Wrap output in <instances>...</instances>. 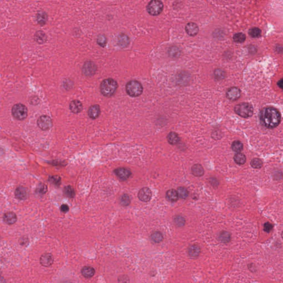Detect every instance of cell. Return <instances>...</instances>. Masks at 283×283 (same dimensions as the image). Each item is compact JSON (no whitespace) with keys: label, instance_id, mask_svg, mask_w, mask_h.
Wrapping results in <instances>:
<instances>
[{"label":"cell","instance_id":"6da1fadb","mask_svg":"<svg viewBox=\"0 0 283 283\" xmlns=\"http://www.w3.org/2000/svg\"><path fill=\"white\" fill-rule=\"evenodd\" d=\"M260 120L265 127L273 129L280 124L281 114L275 108L267 107L264 108L260 111Z\"/></svg>","mask_w":283,"mask_h":283},{"label":"cell","instance_id":"7a4b0ae2","mask_svg":"<svg viewBox=\"0 0 283 283\" xmlns=\"http://www.w3.org/2000/svg\"><path fill=\"white\" fill-rule=\"evenodd\" d=\"M118 84L113 79L108 78L103 80L100 85L101 94L105 96L111 97L117 91Z\"/></svg>","mask_w":283,"mask_h":283},{"label":"cell","instance_id":"3957f363","mask_svg":"<svg viewBox=\"0 0 283 283\" xmlns=\"http://www.w3.org/2000/svg\"><path fill=\"white\" fill-rule=\"evenodd\" d=\"M126 90L131 97H137L142 94L143 88L140 82L137 80H131L126 86Z\"/></svg>","mask_w":283,"mask_h":283},{"label":"cell","instance_id":"277c9868","mask_svg":"<svg viewBox=\"0 0 283 283\" xmlns=\"http://www.w3.org/2000/svg\"><path fill=\"white\" fill-rule=\"evenodd\" d=\"M234 111L238 115L243 118L250 117L253 114V108L250 104L241 103L237 105L234 108Z\"/></svg>","mask_w":283,"mask_h":283},{"label":"cell","instance_id":"5b68a950","mask_svg":"<svg viewBox=\"0 0 283 283\" xmlns=\"http://www.w3.org/2000/svg\"><path fill=\"white\" fill-rule=\"evenodd\" d=\"M12 113L13 117L17 120H23L27 117L28 111L25 105L22 104H17L13 106Z\"/></svg>","mask_w":283,"mask_h":283},{"label":"cell","instance_id":"8992f818","mask_svg":"<svg viewBox=\"0 0 283 283\" xmlns=\"http://www.w3.org/2000/svg\"><path fill=\"white\" fill-rule=\"evenodd\" d=\"M163 4L160 1L153 0L147 5V12L152 16H157L162 12Z\"/></svg>","mask_w":283,"mask_h":283},{"label":"cell","instance_id":"52a82bcc","mask_svg":"<svg viewBox=\"0 0 283 283\" xmlns=\"http://www.w3.org/2000/svg\"><path fill=\"white\" fill-rule=\"evenodd\" d=\"M37 124L41 130H48L52 127L53 122L50 117L46 115H43L38 118Z\"/></svg>","mask_w":283,"mask_h":283},{"label":"cell","instance_id":"ba28073f","mask_svg":"<svg viewBox=\"0 0 283 283\" xmlns=\"http://www.w3.org/2000/svg\"><path fill=\"white\" fill-rule=\"evenodd\" d=\"M96 70V65L92 62H86L82 67V72L86 76H91L94 75Z\"/></svg>","mask_w":283,"mask_h":283},{"label":"cell","instance_id":"9c48e42d","mask_svg":"<svg viewBox=\"0 0 283 283\" xmlns=\"http://www.w3.org/2000/svg\"><path fill=\"white\" fill-rule=\"evenodd\" d=\"M241 92L240 88L236 87L230 88L226 92L227 98L231 101H236L241 96Z\"/></svg>","mask_w":283,"mask_h":283},{"label":"cell","instance_id":"30bf717a","mask_svg":"<svg viewBox=\"0 0 283 283\" xmlns=\"http://www.w3.org/2000/svg\"><path fill=\"white\" fill-rule=\"evenodd\" d=\"M152 191L148 188H143L140 189L138 192V196L140 201L143 202H148L150 201L152 198Z\"/></svg>","mask_w":283,"mask_h":283},{"label":"cell","instance_id":"8fae6325","mask_svg":"<svg viewBox=\"0 0 283 283\" xmlns=\"http://www.w3.org/2000/svg\"><path fill=\"white\" fill-rule=\"evenodd\" d=\"M116 175L122 180H126L130 177L132 173L130 170L126 168H118L114 170Z\"/></svg>","mask_w":283,"mask_h":283},{"label":"cell","instance_id":"7c38bea8","mask_svg":"<svg viewBox=\"0 0 283 283\" xmlns=\"http://www.w3.org/2000/svg\"><path fill=\"white\" fill-rule=\"evenodd\" d=\"M54 262V257L50 253H46L43 254L40 258V263L44 267H48L52 265Z\"/></svg>","mask_w":283,"mask_h":283},{"label":"cell","instance_id":"4fadbf2b","mask_svg":"<svg viewBox=\"0 0 283 283\" xmlns=\"http://www.w3.org/2000/svg\"><path fill=\"white\" fill-rule=\"evenodd\" d=\"M101 113V110L99 105H94L90 107L88 110V115L91 119H96L99 117Z\"/></svg>","mask_w":283,"mask_h":283},{"label":"cell","instance_id":"5bb4252c","mask_svg":"<svg viewBox=\"0 0 283 283\" xmlns=\"http://www.w3.org/2000/svg\"><path fill=\"white\" fill-rule=\"evenodd\" d=\"M4 221L8 225H13L16 222L17 220L16 214L12 212H8L3 215Z\"/></svg>","mask_w":283,"mask_h":283},{"label":"cell","instance_id":"9a60e30c","mask_svg":"<svg viewBox=\"0 0 283 283\" xmlns=\"http://www.w3.org/2000/svg\"><path fill=\"white\" fill-rule=\"evenodd\" d=\"M185 31L189 36H195L198 33V27L195 23L190 22L186 24Z\"/></svg>","mask_w":283,"mask_h":283},{"label":"cell","instance_id":"2e32d148","mask_svg":"<svg viewBox=\"0 0 283 283\" xmlns=\"http://www.w3.org/2000/svg\"><path fill=\"white\" fill-rule=\"evenodd\" d=\"M83 106L82 102L78 100L72 101L70 104V109L74 114H78L82 110Z\"/></svg>","mask_w":283,"mask_h":283},{"label":"cell","instance_id":"e0dca14e","mask_svg":"<svg viewBox=\"0 0 283 283\" xmlns=\"http://www.w3.org/2000/svg\"><path fill=\"white\" fill-rule=\"evenodd\" d=\"M15 195L17 198L20 200H25L28 196L27 190L22 186L18 187L15 191Z\"/></svg>","mask_w":283,"mask_h":283},{"label":"cell","instance_id":"ac0fdd59","mask_svg":"<svg viewBox=\"0 0 283 283\" xmlns=\"http://www.w3.org/2000/svg\"><path fill=\"white\" fill-rule=\"evenodd\" d=\"M117 43L122 48L126 47L130 43V39L127 35L121 34L117 37Z\"/></svg>","mask_w":283,"mask_h":283},{"label":"cell","instance_id":"d6986e66","mask_svg":"<svg viewBox=\"0 0 283 283\" xmlns=\"http://www.w3.org/2000/svg\"><path fill=\"white\" fill-rule=\"evenodd\" d=\"M189 75H188V74L185 73V72H182V73H180L178 77H177V83L179 84V85H186L188 82H189V81H190V79H189Z\"/></svg>","mask_w":283,"mask_h":283},{"label":"cell","instance_id":"ffe728a7","mask_svg":"<svg viewBox=\"0 0 283 283\" xmlns=\"http://www.w3.org/2000/svg\"><path fill=\"white\" fill-rule=\"evenodd\" d=\"M179 195L177 191H176L174 189H170L167 192H166V198L169 201L176 202L179 198Z\"/></svg>","mask_w":283,"mask_h":283},{"label":"cell","instance_id":"44dd1931","mask_svg":"<svg viewBox=\"0 0 283 283\" xmlns=\"http://www.w3.org/2000/svg\"><path fill=\"white\" fill-rule=\"evenodd\" d=\"M95 270L90 266L83 267L82 270V275L86 278H90L94 275Z\"/></svg>","mask_w":283,"mask_h":283},{"label":"cell","instance_id":"7402d4cb","mask_svg":"<svg viewBox=\"0 0 283 283\" xmlns=\"http://www.w3.org/2000/svg\"><path fill=\"white\" fill-rule=\"evenodd\" d=\"M34 39L36 42L39 44H43L47 40V37L46 33L42 31H39L36 32L34 35Z\"/></svg>","mask_w":283,"mask_h":283},{"label":"cell","instance_id":"603a6c76","mask_svg":"<svg viewBox=\"0 0 283 283\" xmlns=\"http://www.w3.org/2000/svg\"><path fill=\"white\" fill-rule=\"evenodd\" d=\"M192 174L195 176L200 177L204 174V170L203 167L200 164H195L191 168Z\"/></svg>","mask_w":283,"mask_h":283},{"label":"cell","instance_id":"cb8c5ba5","mask_svg":"<svg viewBox=\"0 0 283 283\" xmlns=\"http://www.w3.org/2000/svg\"><path fill=\"white\" fill-rule=\"evenodd\" d=\"M167 140L170 144L175 145L179 143L180 137L176 133L172 132L168 134L167 136Z\"/></svg>","mask_w":283,"mask_h":283},{"label":"cell","instance_id":"d4e9b609","mask_svg":"<svg viewBox=\"0 0 283 283\" xmlns=\"http://www.w3.org/2000/svg\"><path fill=\"white\" fill-rule=\"evenodd\" d=\"M48 20L47 14L43 11H40L37 14V21L41 25L45 24Z\"/></svg>","mask_w":283,"mask_h":283},{"label":"cell","instance_id":"484cf974","mask_svg":"<svg viewBox=\"0 0 283 283\" xmlns=\"http://www.w3.org/2000/svg\"><path fill=\"white\" fill-rule=\"evenodd\" d=\"M234 160L238 164L243 165L246 162V156L243 153H237L234 156Z\"/></svg>","mask_w":283,"mask_h":283},{"label":"cell","instance_id":"4316f807","mask_svg":"<svg viewBox=\"0 0 283 283\" xmlns=\"http://www.w3.org/2000/svg\"><path fill=\"white\" fill-rule=\"evenodd\" d=\"M231 148L232 150L237 153H240L243 148V145L240 140H234L232 144Z\"/></svg>","mask_w":283,"mask_h":283},{"label":"cell","instance_id":"83f0119b","mask_svg":"<svg viewBox=\"0 0 283 283\" xmlns=\"http://www.w3.org/2000/svg\"><path fill=\"white\" fill-rule=\"evenodd\" d=\"M188 252L191 257H198L200 253V248L196 245H193L189 248Z\"/></svg>","mask_w":283,"mask_h":283},{"label":"cell","instance_id":"f1b7e54d","mask_svg":"<svg viewBox=\"0 0 283 283\" xmlns=\"http://www.w3.org/2000/svg\"><path fill=\"white\" fill-rule=\"evenodd\" d=\"M214 77L217 80H222L225 78L226 76V72L225 70L222 69L218 68L216 69L214 72Z\"/></svg>","mask_w":283,"mask_h":283},{"label":"cell","instance_id":"f546056e","mask_svg":"<svg viewBox=\"0 0 283 283\" xmlns=\"http://www.w3.org/2000/svg\"><path fill=\"white\" fill-rule=\"evenodd\" d=\"M233 38L235 42L242 43L245 41L246 38V36L242 33H238L234 34Z\"/></svg>","mask_w":283,"mask_h":283},{"label":"cell","instance_id":"4dcf8cb0","mask_svg":"<svg viewBox=\"0 0 283 283\" xmlns=\"http://www.w3.org/2000/svg\"><path fill=\"white\" fill-rule=\"evenodd\" d=\"M178 195L180 198L182 199H185L188 198L189 195V191L185 188L184 187H180L177 190Z\"/></svg>","mask_w":283,"mask_h":283},{"label":"cell","instance_id":"1f68e13d","mask_svg":"<svg viewBox=\"0 0 283 283\" xmlns=\"http://www.w3.org/2000/svg\"><path fill=\"white\" fill-rule=\"evenodd\" d=\"M64 193L65 196L70 198H72L75 196V191L71 186H65L64 189Z\"/></svg>","mask_w":283,"mask_h":283},{"label":"cell","instance_id":"d6a6232c","mask_svg":"<svg viewBox=\"0 0 283 283\" xmlns=\"http://www.w3.org/2000/svg\"><path fill=\"white\" fill-rule=\"evenodd\" d=\"M249 36L253 38H258L260 37L262 34V31L259 28L257 27H253L249 29Z\"/></svg>","mask_w":283,"mask_h":283},{"label":"cell","instance_id":"836d02e7","mask_svg":"<svg viewBox=\"0 0 283 283\" xmlns=\"http://www.w3.org/2000/svg\"><path fill=\"white\" fill-rule=\"evenodd\" d=\"M251 166L254 169H260L263 166V162L259 158H254L251 162Z\"/></svg>","mask_w":283,"mask_h":283},{"label":"cell","instance_id":"e575fe53","mask_svg":"<svg viewBox=\"0 0 283 283\" xmlns=\"http://www.w3.org/2000/svg\"><path fill=\"white\" fill-rule=\"evenodd\" d=\"M151 238L152 240L156 243H159L163 239V235L160 232H153L151 236Z\"/></svg>","mask_w":283,"mask_h":283},{"label":"cell","instance_id":"d590c367","mask_svg":"<svg viewBox=\"0 0 283 283\" xmlns=\"http://www.w3.org/2000/svg\"><path fill=\"white\" fill-rule=\"evenodd\" d=\"M180 54V49L176 47H172L170 48L169 50V54L171 57L176 58L178 57Z\"/></svg>","mask_w":283,"mask_h":283},{"label":"cell","instance_id":"8d00e7d4","mask_svg":"<svg viewBox=\"0 0 283 283\" xmlns=\"http://www.w3.org/2000/svg\"><path fill=\"white\" fill-rule=\"evenodd\" d=\"M130 196L127 194H124L120 198V204L124 206H127L130 204Z\"/></svg>","mask_w":283,"mask_h":283},{"label":"cell","instance_id":"74e56055","mask_svg":"<svg viewBox=\"0 0 283 283\" xmlns=\"http://www.w3.org/2000/svg\"><path fill=\"white\" fill-rule=\"evenodd\" d=\"M97 43L99 46L104 47L107 43V38L105 35H99L97 38Z\"/></svg>","mask_w":283,"mask_h":283},{"label":"cell","instance_id":"f35d334b","mask_svg":"<svg viewBox=\"0 0 283 283\" xmlns=\"http://www.w3.org/2000/svg\"><path fill=\"white\" fill-rule=\"evenodd\" d=\"M47 191V187L44 184H39L36 189V192L40 195L45 194Z\"/></svg>","mask_w":283,"mask_h":283},{"label":"cell","instance_id":"ab89813d","mask_svg":"<svg viewBox=\"0 0 283 283\" xmlns=\"http://www.w3.org/2000/svg\"><path fill=\"white\" fill-rule=\"evenodd\" d=\"M220 238L222 241L224 242H228L231 240V234L228 232H222L220 234Z\"/></svg>","mask_w":283,"mask_h":283},{"label":"cell","instance_id":"60d3db41","mask_svg":"<svg viewBox=\"0 0 283 283\" xmlns=\"http://www.w3.org/2000/svg\"><path fill=\"white\" fill-rule=\"evenodd\" d=\"M49 180L51 182L56 185H59L61 183V179L58 176H52L50 177Z\"/></svg>","mask_w":283,"mask_h":283},{"label":"cell","instance_id":"b9f144b4","mask_svg":"<svg viewBox=\"0 0 283 283\" xmlns=\"http://www.w3.org/2000/svg\"><path fill=\"white\" fill-rule=\"evenodd\" d=\"M174 221L175 222L176 225H178V226H182L185 224L184 218L180 216L176 217L174 220Z\"/></svg>","mask_w":283,"mask_h":283},{"label":"cell","instance_id":"7bdbcfd3","mask_svg":"<svg viewBox=\"0 0 283 283\" xmlns=\"http://www.w3.org/2000/svg\"><path fill=\"white\" fill-rule=\"evenodd\" d=\"M273 228V225L269 222H266L264 225V231L266 232H270Z\"/></svg>","mask_w":283,"mask_h":283},{"label":"cell","instance_id":"ee69618b","mask_svg":"<svg viewBox=\"0 0 283 283\" xmlns=\"http://www.w3.org/2000/svg\"><path fill=\"white\" fill-rule=\"evenodd\" d=\"M118 281V283H129V279L127 276L122 275L119 277Z\"/></svg>","mask_w":283,"mask_h":283},{"label":"cell","instance_id":"f6af8a7d","mask_svg":"<svg viewBox=\"0 0 283 283\" xmlns=\"http://www.w3.org/2000/svg\"><path fill=\"white\" fill-rule=\"evenodd\" d=\"M20 244L22 246H26L28 243V239L26 237H23L20 239Z\"/></svg>","mask_w":283,"mask_h":283},{"label":"cell","instance_id":"bcb514c9","mask_svg":"<svg viewBox=\"0 0 283 283\" xmlns=\"http://www.w3.org/2000/svg\"><path fill=\"white\" fill-rule=\"evenodd\" d=\"M60 210L63 212H66L68 211L69 210L68 205H66V204L62 205L61 207H60Z\"/></svg>","mask_w":283,"mask_h":283},{"label":"cell","instance_id":"7dc6e473","mask_svg":"<svg viewBox=\"0 0 283 283\" xmlns=\"http://www.w3.org/2000/svg\"><path fill=\"white\" fill-rule=\"evenodd\" d=\"M278 85L280 88L283 89V78L281 79L280 80H279V82H278Z\"/></svg>","mask_w":283,"mask_h":283},{"label":"cell","instance_id":"c3c4849f","mask_svg":"<svg viewBox=\"0 0 283 283\" xmlns=\"http://www.w3.org/2000/svg\"><path fill=\"white\" fill-rule=\"evenodd\" d=\"M71 283V282H70V281H64V282H63V283Z\"/></svg>","mask_w":283,"mask_h":283},{"label":"cell","instance_id":"681fc988","mask_svg":"<svg viewBox=\"0 0 283 283\" xmlns=\"http://www.w3.org/2000/svg\"><path fill=\"white\" fill-rule=\"evenodd\" d=\"M281 237H282V238H283V231L282 232V233H281Z\"/></svg>","mask_w":283,"mask_h":283}]
</instances>
